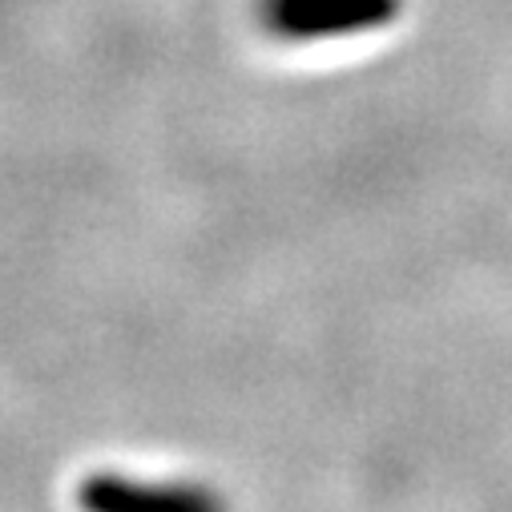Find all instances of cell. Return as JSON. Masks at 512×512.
Returning a JSON list of instances; mask_svg holds the SVG:
<instances>
[{
    "label": "cell",
    "mask_w": 512,
    "mask_h": 512,
    "mask_svg": "<svg viewBox=\"0 0 512 512\" xmlns=\"http://www.w3.org/2000/svg\"><path fill=\"white\" fill-rule=\"evenodd\" d=\"M408 0H259V21L287 45H327L392 29Z\"/></svg>",
    "instance_id": "cell-1"
},
{
    "label": "cell",
    "mask_w": 512,
    "mask_h": 512,
    "mask_svg": "<svg viewBox=\"0 0 512 512\" xmlns=\"http://www.w3.org/2000/svg\"><path fill=\"white\" fill-rule=\"evenodd\" d=\"M81 512H226L214 488L190 480H138L121 472H93L77 484Z\"/></svg>",
    "instance_id": "cell-2"
}]
</instances>
